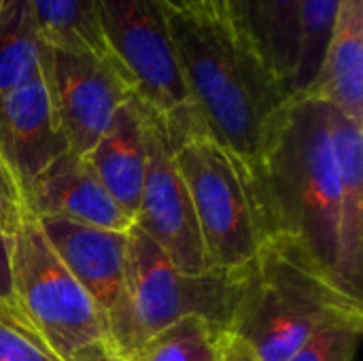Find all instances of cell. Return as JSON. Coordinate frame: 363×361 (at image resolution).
I'll return each mask as SVG.
<instances>
[{"mask_svg":"<svg viewBox=\"0 0 363 361\" xmlns=\"http://www.w3.org/2000/svg\"><path fill=\"white\" fill-rule=\"evenodd\" d=\"M166 19L206 134L238 164L257 198L264 153L291 94L225 21L187 9H166Z\"/></svg>","mask_w":363,"mask_h":361,"instance_id":"1","label":"cell"},{"mask_svg":"<svg viewBox=\"0 0 363 361\" xmlns=\"http://www.w3.org/2000/svg\"><path fill=\"white\" fill-rule=\"evenodd\" d=\"M347 319H363L362 298L306 245L270 234L245 266L228 332L257 361H287L317 332Z\"/></svg>","mask_w":363,"mask_h":361,"instance_id":"2","label":"cell"},{"mask_svg":"<svg viewBox=\"0 0 363 361\" xmlns=\"http://www.w3.org/2000/svg\"><path fill=\"white\" fill-rule=\"evenodd\" d=\"M257 204L266 236L306 245L336 274L340 183L330 130V104L294 94L268 140Z\"/></svg>","mask_w":363,"mask_h":361,"instance_id":"3","label":"cell"},{"mask_svg":"<svg viewBox=\"0 0 363 361\" xmlns=\"http://www.w3.org/2000/svg\"><path fill=\"white\" fill-rule=\"evenodd\" d=\"M242 272L245 268L181 272L149 236L132 226L123 296L108 319L111 343L130 357L157 332L185 317H202L228 330Z\"/></svg>","mask_w":363,"mask_h":361,"instance_id":"4","label":"cell"},{"mask_svg":"<svg viewBox=\"0 0 363 361\" xmlns=\"http://www.w3.org/2000/svg\"><path fill=\"white\" fill-rule=\"evenodd\" d=\"M98 4L106 47L132 96L164 121L174 143L206 132L177 57L166 6L160 0H98Z\"/></svg>","mask_w":363,"mask_h":361,"instance_id":"5","label":"cell"},{"mask_svg":"<svg viewBox=\"0 0 363 361\" xmlns=\"http://www.w3.org/2000/svg\"><path fill=\"white\" fill-rule=\"evenodd\" d=\"M13 289L23 319L62 361L111 340L104 313L62 264L28 209L13 232Z\"/></svg>","mask_w":363,"mask_h":361,"instance_id":"6","label":"cell"},{"mask_svg":"<svg viewBox=\"0 0 363 361\" xmlns=\"http://www.w3.org/2000/svg\"><path fill=\"white\" fill-rule=\"evenodd\" d=\"M174 164L194 204L208 268H245L266 238L259 204L245 172L206 132L177 140Z\"/></svg>","mask_w":363,"mask_h":361,"instance_id":"7","label":"cell"},{"mask_svg":"<svg viewBox=\"0 0 363 361\" xmlns=\"http://www.w3.org/2000/svg\"><path fill=\"white\" fill-rule=\"evenodd\" d=\"M149 111V109H147ZM134 226L187 274L208 272L194 204L174 164V140L164 121L149 111V164Z\"/></svg>","mask_w":363,"mask_h":361,"instance_id":"8","label":"cell"},{"mask_svg":"<svg viewBox=\"0 0 363 361\" xmlns=\"http://www.w3.org/2000/svg\"><path fill=\"white\" fill-rule=\"evenodd\" d=\"M45 79L70 151L85 155L132 98L117 66L89 51L47 47Z\"/></svg>","mask_w":363,"mask_h":361,"instance_id":"9","label":"cell"},{"mask_svg":"<svg viewBox=\"0 0 363 361\" xmlns=\"http://www.w3.org/2000/svg\"><path fill=\"white\" fill-rule=\"evenodd\" d=\"M70 151L55 117L45 68L0 98V172L23 206L36 177Z\"/></svg>","mask_w":363,"mask_h":361,"instance_id":"10","label":"cell"},{"mask_svg":"<svg viewBox=\"0 0 363 361\" xmlns=\"http://www.w3.org/2000/svg\"><path fill=\"white\" fill-rule=\"evenodd\" d=\"M36 219L51 249L79 285L94 298L108 323L123 296L128 232L104 230L60 217Z\"/></svg>","mask_w":363,"mask_h":361,"instance_id":"11","label":"cell"},{"mask_svg":"<svg viewBox=\"0 0 363 361\" xmlns=\"http://www.w3.org/2000/svg\"><path fill=\"white\" fill-rule=\"evenodd\" d=\"M23 209L36 217H60L85 226L128 232L134 226L94 174L83 155L66 151L43 170L23 196Z\"/></svg>","mask_w":363,"mask_h":361,"instance_id":"12","label":"cell"},{"mask_svg":"<svg viewBox=\"0 0 363 361\" xmlns=\"http://www.w3.org/2000/svg\"><path fill=\"white\" fill-rule=\"evenodd\" d=\"M83 157L115 202L134 219L149 164V111L132 96Z\"/></svg>","mask_w":363,"mask_h":361,"instance_id":"13","label":"cell"},{"mask_svg":"<svg viewBox=\"0 0 363 361\" xmlns=\"http://www.w3.org/2000/svg\"><path fill=\"white\" fill-rule=\"evenodd\" d=\"M330 130L340 183L336 277L355 298H362L363 126L330 106Z\"/></svg>","mask_w":363,"mask_h":361,"instance_id":"14","label":"cell"},{"mask_svg":"<svg viewBox=\"0 0 363 361\" xmlns=\"http://www.w3.org/2000/svg\"><path fill=\"white\" fill-rule=\"evenodd\" d=\"M223 21L294 96L300 55V0H223Z\"/></svg>","mask_w":363,"mask_h":361,"instance_id":"15","label":"cell"},{"mask_svg":"<svg viewBox=\"0 0 363 361\" xmlns=\"http://www.w3.org/2000/svg\"><path fill=\"white\" fill-rule=\"evenodd\" d=\"M304 94L363 126V0H340L321 70Z\"/></svg>","mask_w":363,"mask_h":361,"instance_id":"16","label":"cell"},{"mask_svg":"<svg viewBox=\"0 0 363 361\" xmlns=\"http://www.w3.org/2000/svg\"><path fill=\"white\" fill-rule=\"evenodd\" d=\"M47 45L28 0H6L0 9V98L43 72Z\"/></svg>","mask_w":363,"mask_h":361,"instance_id":"17","label":"cell"},{"mask_svg":"<svg viewBox=\"0 0 363 361\" xmlns=\"http://www.w3.org/2000/svg\"><path fill=\"white\" fill-rule=\"evenodd\" d=\"M28 2L36 28L47 47L89 51L113 62L102 32L98 0H28Z\"/></svg>","mask_w":363,"mask_h":361,"instance_id":"18","label":"cell"},{"mask_svg":"<svg viewBox=\"0 0 363 361\" xmlns=\"http://www.w3.org/2000/svg\"><path fill=\"white\" fill-rule=\"evenodd\" d=\"M230 340L223 326L202 317H185L149 338L130 361H221Z\"/></svg>","mask_w":363,"mask_h":361,"instance_id":"19","label":"cell"},{"mask_svg":"<svg viewBox=\"0 0 363 361\" xmlns=\"http://www.w3.org/2000/svg\"><path fill=\"white\" fill-rule=\"evenodd\" d=\"M340 0H300V55L294 94H304L315 83Z\"/></svg>","mask_w":363,"mask_h":361,"instance_id":"20","label":"cell"},{"mask_svg":"<svg viewBox=\"0 0 363 361\" xmlns=\"http://www.w3.org/2000/svg\"><path fill=\"white\" fill-rule=\"evenodd\" d=\"M0 361H62L19 309L0 306Z\"/></svg>","mask_w":363,"mask_h":361,"instance_id":"21","label":"cell"},{"mask_svg":"<svg viewBox=\"0 0 363 361\" xmlns=\"http://www.w3.org/2000/svg\"><path fill=\"white\" fill-rule=\"evenodd\" d=\"M363 332V319L332 323L306 340L287 361H353Z\"/></svg>","mask_w":363,"mask_h":361,"instance_id":"22","label":"cell"},{"mask_svg":"<svg viewBox=\"0 0 363 361\" xmlns=\"http://www.w3.org/2000/svg\"><path fill=\"white\" fill-rule=\"evenodd\" d=\"M0 306L17 309L13 289V234L0 232Z\"/></svg>","mask_w":363,"mask_h":361,"instance_id":"23","label":"cell"},{"mask_svg":"<svg viewBox=\"0 0 363 361\" xmlns=\"http://www.w3.org/2000/svg\"><path fill=\"white\" fill-rule=\"evenodd\" d=\"M23 206L19 204L17 196L9 187L6 179L0 172V232L2 234H13L19 226Z\"/></svg>","mask_w":363,"mask_h":361,"instance_id":"24","label":"cell"},{"mask_svg":"<svg viewBox=\"0 0 363 361\" xmlns=\"http://www.w3.org/2000/svg\"><path fill=\"white\" fill-rule=\"evenodd\" d=\"M72 361H130L111 340L94 345L89 349H85L83 353H79Z\"/></svg>","mask_w":363,"mask_h":361,"instance_id":"25","label":"cell"},{"mask_svg":"<svg viewBox=\"0 0 363 361\" xmlns=\"http://www.w3.org/2000/svg\"><path fill=\"white\" fill-rule=\"evenodd\" d=\"M221 361H257V360L249 353V349H247V347H242L238 340H234V338L230 336L228 347H225V353H223V360Z\"/></svg>","mask_w":363,"mask_h":361,"instance_id":"26","label":"cell"},{"mask_svg":"<svg viewBox=\"0 0 363 361\" xmlns=\"http://www.w3.org/2000/svg\"><path fill=\"white\" fill-rule=\"evenodd\" d=\"M166 9H187V11H200L204 13L202 0H160Z\"/></svg>","mask_w":363,"mask_h":361,"instance_id":"27","label":"cell"},{"mask_svg":"<svg viewBox=\"0 0 363 361\" xmlns=\"http://www.w3.org/2000/svg\"><path fill=\"white\" fill-rule=\"evenodd\" d=\"M202 6L206 15L223 21V0H202Z\"/></svg>","mask_w":363,"mask_h":361,"instance_id":"28","label":"cell"},{"mask_svg":"<svg viewBox=\"0 0 363 361\" xmlns=\"http://www.w3.org/2000/svg\"><path fill=\"white\" fill-rule=\"evenodd\" d=\"M4 2H6V0H0V9H2V6H4Z\"/></svg>","mask_w":363,"mask_h":361,"instance_id":"29","label":"cell"}]
</instances>
